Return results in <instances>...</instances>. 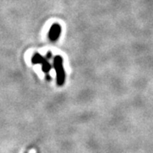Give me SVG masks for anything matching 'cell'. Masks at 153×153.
<instances>
[{"instance_id": "cell-2", "label": "cell", "mask_w": 153, "mask_h": 153, "mask_svg": "<svg viewBox=\"0 0 153 153\" xmlns=\"http://www.w3.org/2000/svg\"><path fill=\"white\" fill-rule=\"evenodd\" d=\"M32 63L33 64H41L42 65V70L44 73H49V71L51 70V65L46 58L43 57L38 53H35L33 55L32 58Z\"/></svg>"}, {"instance_id": "cell-5", "label": "cell", "mask_w": 153, "mask_h": 153, "mask_svg": "<svg viewBox=\"0 0 153 153\" xmlns=\"http://www.w3.org/2000/svg\"><path fill=\"white\" fill-rule=\"evenodd\" d=\"M29 153H36V150L33 149V150H31V151L29 152Z\"/></svg>"}, {"instance_id": "cell-1", "label": "cell", "mask_w": 153, "mask_h": 153, "mask_svg": "<svg viewBox=\"0 0 153 153\" xmlns=\"http://www.w3.org/2000/svg\"><path fill=\"white\" fill-rule=\"evenodd\" d=\"M54 67L56 71L57 75V82L59 85H61L64 82L65 79V72L63 68V59L60 55L55 56L54 59Z\"/></svg>"}, {"instance_id": "cell-4", "label": "cell", "mask_w": 153, "mask_h": 153, "mask_svg": "<svg viewBox=\"0 0 153 153\" xmlns=\"http://www.w3.org/2000/svg\"><path fill=\"white\" fill-rule=\"evenodd\" d=\"M51 56H52V54H51V52H48V54L46 55V59H47V60H49V59H51Z\"/></svg>"}, {"instance_id": "cell-3", "label": "cell", "mask_w": 153, "mask_h": 153, "mask_svg": "<svg viewBox=\"0 0 153 153\" xmlns=\"http://www.w3.org/2000/svg\"><path fill=\"white\" fill-rule=\"evenodd\" d=\"M60 33H61V27L58 23H55L52 25V27H50L49 33V38L50 41L55 42L56 41L58 38L60 37Z\"/></svg>"}]
</instances>
